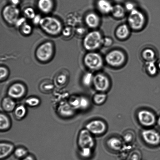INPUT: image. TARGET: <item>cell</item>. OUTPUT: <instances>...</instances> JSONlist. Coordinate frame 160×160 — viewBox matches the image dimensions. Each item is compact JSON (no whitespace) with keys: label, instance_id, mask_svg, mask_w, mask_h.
Listing matches in <instances>:
<instances>
[{"label":"cell","instance_id":"obj_45","mask_svg":"<svg viewBox=\"0 0 160 160\" xmlns=\"http://www.w3.org/2000/svg\"><path fill=\"white\" fill-rule=\"evenodd\" d=\"M20 160H36L35 158L32 155L29 154L26 157Z\"/></svg>","mask_w":160,"mask_h":160},{"label":"cell","instance_id":"obj_14","mask_svg":"<svg viewBox=\"0 0 160 160\" xmlns=\"http://www.w3.org/2000/svg\"><path fill=\"white\" fill-rule=\"evenodd\" d=\"M75 109L68 102H62L58 108V113L61 117L70 118L74 115Z\"/></svg>","mask_w":160,"mask_h":160},{"label":"cell","instance_id":"obj_41","mask_svg":"<svg viewBox=\"0 0 160 160\" xmlns=\"http://www.w3.org/2000/svg\"><path fill=\"white\" fill-rule=\"evenodd\" d=\"M26 18L22 17V18H18L15 24L17 27L22 26L24 23H26Z\"/></svg>","mask_w":160,"mask_h":160},{"label":"cell","instance_id":"obj_39","mask_svg":"<svg viewBox=\"0 0 160 160\" xmlns=\"http://www.w3.org/2000/svg\"><path fill=\"white\" fill-rule=\"evenodd\" d=\"M125 8L127 10L131 12L135 9L134 4L133 3L128 2L125 4Z\"/></svg>","mask_w":160,"mask_h":160},{"label":"cell","instance_id":"obj_27","mask_svg":"<svg viewBox=\"0 0 160 160\" xmlns=\"http://www.w3.org/2000/svg\"><path fill=\"white\" fill-rule=\"evenodd\" d=\"M40 99L35 97H29L25 101V103L28 106L32 108L38 106L40 104Z\"/></svg>","mask_w":160,"mask_h":160},{"label":"cell","instance_id":"obj_10","mask_svg":"<svg viewBox=\"0 0 160 160\" xmlns=\"http://www.w3.org/2000/svg\"><path fill=\"white\" fill-rule=\"evenodd\" d=\"M138 118L139 123L145 127H151L156 123V119L154 114L147 110H142L138 114Z\"/></svg>","mask_w":160,"mask_h":160},{"label":"cell","instance_id":"obj_5","mask_svg":"<svg viewBox=\"0 0 160 160\" xmlns=\"http://www.w3.org/2000/svg\"><path fill=\"white\" fill-rule=\"evenodd\" d=\"M128 20L130 27L136 30L142 29L145 22V16L143 13L136 9L131 11Z\"/></svg>","mask_w":160,"mask_h":160},{"label":"cell","instance_id":"obj_9","mask_svg":"<svg viewBox=\"0 0 160 160\" xmlns=\"http://www.w3.org/2000/svg\"><path fill=\"white\" fill-rule=\"evenodd\" d=\"M26 88L24 85L20 82H16L11 85L7 91L8 96L14 100L20 99L26 95Z\"/></svg>","mask_w":160,"mask_h":160},{"label":"cell","instance_id":"obj_26","mask_svg":"<svg viewBox=\"0 0 160 160\" xmlns=\"http://www.w3.org/2000/svg\"><path fill=\"white\" fill-rule=\"evenodd\" d=\"M13 154L16 158L20 160L23 159L29 155L28 150L23 147H18L15 149Z\"/></svg>","mask_w":160,"mask_h":160},{"label":"cell","instance_id":"obj_7","mask_svg":"<svg viewBox=\"0 0 160 160\" xmlns=\"http://www.w3.org/2000/svg\"><path fill=\"white\" fill-rule=\"evenodd\" d=\"M92 134L86 128L80 131L78 137V145L80 148H92L95 145V141Z\"/></svg>","mask_w":160,"mask_h":160},{"label":"cell","instance_id":"obj_46","mask_svg":"<svg viewBox=\"0 0 160 160\" xmlns=\"http://www.w3.org/2000/svg\"><path fill=\"white\" fill-rule=\"evenodd\" d=\"M10 2L12 4L15 6L18 5L20 2V0H10Z\"/></svg>","mask_w":160,"mask_h":160},{"label":"cell","instance_id":"obj_13","mask_svg":"<svg viewBox=\"0 0 160 160\" xmlns=\"http://www.w3.org/2000/svg\"><path fill=\"white\" fill-rule=\"evenodd\" d=\"M142 136L145 142L148 145L156 146L160 143V134L154 130H144Z\"/></svg>","mask_w":160,"mask_h":160},{"label":"cell","instance_id":"obj_4","mask_svg":"<svg viewBox=\"0 0 160 160\" xmlns=\"http://www.w3.org/2000/svg\"><path fill=\"white\" fill-rule=\"evenodd\" d=\"M84 63L91 70L100 69L103 66V61L101 56L95 52H90L86 55L84 58Z\"/></svg>","mask_w":160,"mask_h":160},{"label":"cell","instance_id":"obj_44","mask_svg":"<svg viewBox=\"0 0 160 160\" xmlns=\"http://www.w3.org/2000/svg\"><path fill=\"white\" fill-rule=\"evenodd\" d=\"M42 18H41L40 15H36L35 17H34V18L33 19V23H35V24H39V23H40L41 20L42 19Z\"/></svg>","mask_w":160,"mask_h":160},{"label":"cell","instance_id":"obj_37","mask_svg":"<svg viewBox=\"0 0 160 160\" xmlns=\"http://www.w3.org/2000/svg\"><path fill=\"white\" fill-rule=\"evenodd\" d=\"M22 31L25 35H29L32 32V28L30 25L25 23L22 26Z\"/></svg>","mask_w":160,"mask_h":160},{"label":"cell","instance_id":"obj_8","mask_svg":"<svg viewBox=\"0 0 160 160\" xmlns=\"http://www.w3.org/2000/svg\"><path fill=\"white\" fill-rule=\"evenodd\" d=\"M125 60L124 54L121 51L115 50L108 53L106 57L107 63L111 66L117 67L123 65Z\"/></svg>","mask_w":160,"mask_h":160},{"label":"cell","instance_id":"obj_42","mask_svg":"<svg viewBox=\"0 0 160 160\" xmlns=\"http://www.w3.org/2000/svg\"><path fill=\"white\" fill-rule=\"evenodd\" d=\"M124 139L125 141V142H131L132 139V134L130 133H128L125 135L124 137Z\"/></svg>","mask_w":160,"mask_h":160},{"label":"cell","instance_id":"obj_34","mask_svg":"<svg viewBox=\"0 0 160 160\" xmlns=\"http://www.w3.org/2000/svg\"><path fill=\"white\" fill-rule=\"evenodd\" d=\"M92 149L89 148H81L80 151V156L85 159L90 158L92 154Z\"/></svg>","mask_w":160,"mask_h":160},{"label":"cell","instance_id":"obj_11","mask_svg":"<svg viewBox=\"0 0 160 160\" xmlns=\"http://www.w3.org/2000/svg\"><path fill=\"white\" fill-rule=\"evenodd\" d=\"M93 84L96 90L104 92L109 88L110 81L109 79L104 75L99 73L94 76Z\"/></svg>","mask_w":160,"mask_h":160},{"label":"cell","instance_id":"obj_32","mask_svg":"<svg viewBox=\"0 0 160 160\" xmlns=\"http://www.w3.org/2000/svg\"><path fill=\"white\" fill-rule=\"evenodd\" d=\"M68 81V78L66 75L61 73L56 77V81L57 84L60 86L65 85Z\"/></svg>","mask_w":160,"mask_h":160},{"label":"cell","instance_id":"obj_12","mask_svg":"<svg viewBox=\"0 0 160 160\" xmlns=\"http://www.w3.org/2000/svg\"><path fill=\"white\" fill-rule=\"evenodd\" d=\"M86 128L92 134L100 135L106 131L107 126L102 121L94 120L86 125Z\"/></svg>","mask_w":160,"mask_h":160},{"label":"cell","instance_id":"obj_31","mask_svg":"<svg viewBox=\"0 0 160 160\" xmlns=\"http://www.w3.org/2000/svg\"><path fill=\"white\" fill-rule=\"evenodd\" d=\"M68 103L74 109H79L80 107V97H72L69 100Z\"/></svg>","mask_w":160,"mask_h":160},{"label":"cell","instance_id":"obj_24","mask_svg":"<svg viewBox=\"0 0 160 160\" xmlns=\"http://www.w3.org/2000/svg\"><path fill=\"white\" fill-rule=\"evenodd\" d=\"M112 15L117 18H121L125 15V9L120 5L117 4L113 6L112 11Z\"/></svg>","mask_w":160,"mask_h":160},{"label":"cell","instance_id":"obj_30","mask_svg":"<svg viewBox=\"0 0 160 160\" xmlns=\"http://www.w3.org/2000/svg\"><path fill=\"white\" fill-rule=\"evenodd\" d=\"M94 76L91 73H86L82 78V83L85 86H90L93 83Z\"/></svg>","mask_w":160,"mask_h":160},{"label":"cell","instance_id":"obj_23","mask_svg":"<svg viewBox=\"0 0 160 160\" xmlns=\"http://www.w3.org/2000/svg\"><path fill=\"white\" fill-rule=\"evenodd\" d=\"M129 34V29L126 24H123L117 28L116 32V36L118 38L123 39L127 38Z\"/></svg>","mask_w":160,"mask_h":160},{"label":"cell","instance_id":"obj_18","mask_svg":"<svg viewBox=\"0 0 160 160\" xmlns=\"http://www.w3.org/2000/svg\"><path fill=\"white\" fill-rule=\"evenodd\" d=\"M38 5L42 12L48 13L52 10L54 3L52 0H39Z\"/></svg>","mask_w":160,"mask_h":160},{"label":"cell","instance_id":"obj_40","mask_svg":"<svg viewBox=\"0 0 160 160\" xmlns=\"http://www.w3.org/2000/svg\"><path fill=\"white\" fill-rule=\"evenodd\" d=\"M112 40L109 38H103L102 44L104 45L105 46H110L112 44Z\"/></svg>","mask_w":160,"mask_h":160},{"label":"cell","instance_id":"obj_21","mask_svg":"<svg viewBox=\"0 0 160 160\" xmlns=\"http://www.w3.org/2000/svg\"><path fill=\"white\" fill-rule=\"evenodd\" d=\"M107 144L110 148L114 151H119L122 147V141L117 138L113 137L109 139Z\"/></svg>","mask_w":160,"mask_h":160},{"label":"cell","instance_id":"obj_38","mask_svg":"<svg viewBox=\"0 0 160 160\" xmlns=\"http://www.w3.org/2000/svg\"><path fill=\"white\" fill-rule=\"evenodd\" d=\"M0 72H1V76H0V79L2 81L5 79L7 78L8 75V71L5 67H1L0 68Z\"/></svg>","mask_w":160,"mask_h":160},{"label":"cell","instance_id":"obj_33","mask_svg":"<svg viewBox=\"0 0 160 160\" xmlns=\"http://www.w3.org/2000/svg\"><path fill=\"white\" fill-rule=\"evenodd\" d=\"M90 104L88 99L86 97H80V107L79 109H87Z\"/></svg>","mask_w":160,"mask_h":160},{"label":"cell","instance_id":"obj_29","mask_svg":"<svg viewBox=\"0 0 160 160\" xmlns=\"http://www.w3.org/2000/svg\"><path fill=\"white\" fill-rule=\"evenodd\" d=\"M107 95L103 93L95 94L93 97L94 103L97 105H101L107 99Z\"/></svg>","mask_w":160,"mask_h":160},{"label":"cell","instance_id":"obj_3","mask_svg":"<svg viewBox=\"0 0 160 160\" xmlns=\"http://www.w3.org/2000/svg\"><path fill=\"white\" fill-rule=\"evenodd\" d=\"M54 52L52 43L48 42L42 44L37 48L36 55L37 59L42 62H46L51 59Z\"/></svg>","mask_w":160,"mask_h":160},{"label":"cell","instance_id":"obj_17","mask_svg":"<svg viewBox=\"0 0 160 160\" xmlns=\"http://www.w3.org/2000/svg\"><path fill=\"white\" fill-rule=\"evenodd\" d=\"M97 7L102 13L107 14L112 12L113 6L109 0H98Z\"/></svg>","mask_w":160,"mask_h":160},{"label":"cell","instance_id":"obj_2","mask_svg":"<svg viewBox=\"0 0 160 160\" xmlns=\"http://www.w3.org/2000/svg\"><path fill=\"white\" fill-rule=\"evenodd\" d=\"M103 38L98 31H93L86 36L83 45L86 50L92 51L97 49L102 44Z\"/></svg>","mask_w":160,"mask_h":160},{"label":"cell","instance_id":"obj_6","mask_svg":"<svg viewBox=\"0 0 160 160\" xmlns=\"http://www.w3.org/2000/svg\"><path fill=\"white\" fill-rule=\"evenodd\" d=\"M20 11L17 6L11 4L6 6L3 9L2 15L5 21L9 24H15L18 19Z\"/></svg>","mask_w":160,"mask_h":160},{"label":"cell","instance_id":"obj_22","mask_svg":"<svg viewBox=\"0 0 160 160\" xmlns=\"http://www.w3.org/2000/svg\"><path fill=\"white\" fill-rule=\"evenodd\" d=\"M13 112L15 118L18 120H21L26 117L27 110L24 105H20L16 106Z\"/></svg>","mask_w":160,"mask_h":160},{"label":"cell","instance_id":"obj_20","mask_svg":"<svg viewBox=\"0 0 160 160\" xmlns=\"http://www.w3.org/2000/svg\"><path fill=\"white\" fill-rule=\"evenodd\" d=\"M11 122L8 116L4 113L0 114V130L1 131H5L10 129Z\"/></svg>","mask_w":160,"mask_h":160},{"label":"cell","instance_id":"obj_35","mask_svg":"<svg viewBox=\"0 0 160 160\" xmlns=\"http://www.w3.org/2000/svg\"><path fill=\"white\" fill-rule=\"evenodd\" d=\"M40 88L44 92H50L54 89V84L50 82H45L42 83Z\"/></svg>","mask_w":160,"mask_h":160},{"label":"cell","instance_id":"obj_25","mask_svg":"<svg viewBox=\"0 0 160 160\" xmlns=\"http://www.w3.org/2000/svg\"><path fill=\"white\" fill-rule=\"evenodd\" d=\"M142 57L147 62L154 61L156 56L155 52L151 48H147L142 51Z\"/></svg>","mask_w":160,"mask_h":160},{"label":"cell","instance_id":"obj_43","mask_svg":"<svg viewBox=\"0 0 160 160\" xmlns=\"http://www.w3.org/2000/svg\"><path fill=\"white\" fill-rule=\"evenodd\" d=\"M62 33H63V35L65 36V37H68L71 34L70 29L68 28H65L63 30V31H62Z\"/></svg>","mask_w":160,"mask_h":160},{"label":"cell","instance_id":"obj_19","mask_svg":"<svg viewBox=\"0 0 160 160\" xmlns=\"http://www.w3.org/2000/svg\"><path fill=\"white\" fill-rule=\"evenodd\" d=\"M85 22L88 26L91 28H96L100 23V18L98 15L94 13H90L86 16Z\"/></svg>","mask_w":160,"mask_h":160},{"label":"cell","instance_id":"obj_16","mask_svg":"<svg viewBox=\"0 0 160 160\" xmlns=\"http://www.w3.org/2000/svg\"><path fill=\"white\" fill-rule=\"evenodd\" d=\"M1 106L5 112H12L16 107V103L15 100L8 96L3 98L1 102Z\"/></svg>","mask_w":160,"mask_h":160},{"label":"cell","instance_id":"obj_15","mask_svg":"<svg viewBox=\"0 0 160 160\" xmlns=\"http://www.w3.org/2000/svg\"><path fill=\"white\" fill-rule=\"evenodd\" d=\"M15 150L13 144L9 142H1L0 143V159L4 160L10 156Z\"/></svg>","mask_w":160,"mask_h":160},{"label":"cell","instance_id":"obj_28","mask_svg":"<svg viewBox=\"0 0 160 160\" xmlns=\"http://www.w3.org/2000/svg\"><path fill=\"white\" fill-rule=\"evenodd\" d=\"M146 68L147 72L151 76H155L157 73L158 69L154 61L147 62Z\"/></svg>","mask_w":160,"mask_h":160},{"label":"cell","instance_id":"obj_1","mask_svg":"<svg viewBox=\"0 0 160 160\" xmlns=\"http://www.w3.org/2000/svg\"><path fill=\"white\" fill-rule=\"evenodd\" d=\"M39 24L45 32L50 35H57L62 30V23L57 18L54 17H44L42 18Z\"/></svg>","mask_w":160,"mask_h":160},{"label":"cell","instance_id":"obj_47","mask_svg":"<svg viewBox=\"0 0 160 160\" xmlns=\"http://www.w3.org/2000/svg\"><path fill=\"white\" fill-rule=\"evenodd\" d=\"M157 122L158 125L160 127V117L158 119Z\"/></svg>","mask_w":160,"mask_h":160},{"label":"cell","instance_id":"obj_48","mask_svg":"<svg viewBox=\"0 0 160 160\" xmlns=\"http://www.w3.org/2000/svg\"><path fill=\"white\" fill-rule=\"evenodd\" d=\"M158 67H159V68L160 70V63L159 64V65H158Z\"/></svg>","mask_w":160,"mask_h":160},{"label":"cell","instance_id":"obj_36","mask_svg":"<svg viewBox=\"0 0 160 160\" xmlns=\"http://www.w3.org/2000/svg\"><path fill=\"white\" fill-rule=\"evenodd\" d=\"M25 16L31 19H33L36 16L35 11L31 8H28L24 11Z\"/></svg>","mask_w":160,"mask_h":160}]
</instances>
